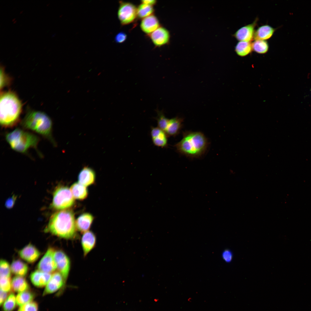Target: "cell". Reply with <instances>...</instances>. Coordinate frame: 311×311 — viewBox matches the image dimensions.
<instances>
[{
    "instance_id": "obj_4",
    "label": "cell",
    "mask_w": 311,
    "mask_h": 311,
    "mask_svg": "<svg viewBox=\"0 0 311 311\" xmlns=\"http://www.w3.org/2000/svg\"><path fill=\"white\" fill-rule=\"evenodd\" d=\"M52 124L50 117L45 113L39 111L28 112L21 122L23 128L41 135L56 146V143L52 135Z\"/></svg>"
},
{
    "instance_id": "obj_32",
    "label": "cell",
    "mask_w": 311,
    "mask_h": 311,
    "mask_svg": "<svg viewBox=\"0 0 311 311\" xmlns=\"http://www.w3.org/2000/svg\"><path fill=\"white\" fill-rule=\"evenodd\" d=\"M11 281V277H0V290L9 293L12 290Z\"/></svg>"
},
{
    "instance_id": "obj_16",
    "label": "cell",
    "mask_w": 311,
    "mask_h": 311,
    "mask_svg": "<svg viewBox=\"0 0 311 311\" xmlns=\"http://www.w3.org/2000/svg\"><path fill=\"white\" fill-rule=\"evenodd\" d=\"M150 134L155 145L162 148L167 146L168 136L164 131L158 127L152 126L151 128Z\"/></svg>"
},
{
    "instance_id": "obj_30",
    "label": "cell",
    "mask_w": 311,
    "mask_h": 311,
    "mask_svg": "<svg viewBox=\"0 0 311 311\" xmlns=\"http://www.w3.org/2000/svg\"><path fill=\"white\" fill-rule=\"evenodd\" d=\"M156 112L157 115L155 118L157 120L158 127L165 132L169 119L166 117L163 111L157 110Z\"/></svg>"
},
{
    "instance_id": "obj_18",
    "label": "cell",
    "mask_w": 311,
    "mask_h": 311,
    "mask_svg": "<svg viewBox=\"0 0 311 311\" xmlns=\"http://www.w3.org/2000/svg\"><path fill=\"white\" fill-rule=\"evenodd\" d=\"M95 177L94 171L92 168L86 166L82 169L79 174L78 182L87 187L94 183Z\"/></svg>"
},
{
    "instance_id": "obj_27",
    "label": "cell",
    "mask_w": 311,
    "mask_h": 311,
    "mask_svg": "<svg viewBox=\"0 0 311 311\" xmlns=\"http://www.w3.org/2000/svg\"><path fill=\"white\" fill-rule=\"evenodd\" d=\"M154 11L153 6L141 3L137 8V17L143 19L152 15Z\"/></svg>"
},
{
    "instance_id": "obj_37",
    "label": "cell",
    "mask_w": 311,
    "mask_h": 311,
    "mask_svg": "<svg viewBox=\"0 0 311 311\" xmlns=\"http://www.w3.org/2000/svg\"><path fill=\"white\" fill-rule=\"evenodd\" d=\"M0 290V304L1 305L3 304L8 296V293Z\"/></svg>"
},
{
    "instance_id": "obj_26",
    "label": "cell",
    "mask_w": 311,
    "mask_h": 311,
    "mask_svg": "<svg viewBox=\"0 0 311 311\" xmlns=\"http://www.w3.org/2000/svg\"><path fill=\"white\" fill-rule=\"evenodd\" d=\"M35 294L29 290L19 293L16 296L17 305L21 306L33 301Z\"/></svg>"
},
{
    "instance_id": "obj_25",
    "label": "cell",
    "mask_w": 311,
    "mask_h": 311,
    "mask_svg": "<svg viewBox=\"0 0 311 311\" xmlns=\"http://www.w3.org/2000/svg\"><path fill=\"white\" fill-rule=\"evenodd\" d=\"M252 50V43L250 42L239 41L235 47L236 53L242 57L247 55Z\"/></svg>"
},
{
    "instance_id": "obj_7",
    "label": "cell",
    "mask_w": 311,
    "mask_h": 311,
    "mask_svg": "<svg viewBox=\"0 0 311 311\" xmlns=\"http://www.w3.org/2000/svg\"><path fill=\"white\" fill-rule=\"evenodd\" d=\"M117 11V16L122 25L129 24L133 22L137 17V8L133 4L120 1Z\"/></svg>"
},
{
    "instance_id": "obj_12",
    "label": "cell",
    "mask_w": 311,
    "mask_h": 311,
    "mask_svg": "<svg viewBox=\"0 0 311 311\" xmlns=\"http://www.w3.org/2000/svg\"><path fill=\"white\" fill-rule=\"evenodd\" d=\"M256 19L252 23L244 26L238 29L234 36L240 41L250 42L254 39Z\"/></svg>"
},
{
    "instance_id": "obj_20",
    "label": "cell",
    "mask_w": 311,
    "mask_h": 311,
    "mask_svg": "<svg viewBox=\"0 0 311 311\" xmlns=\"http://www.w3.org/2000/svg\"><path fill=\"white\" fill-rule=\"evenodd\" d=\"M183 120L178 117L169 119L165 131L168 136H175L179 132L182 125Z\"/></svg>"
},
{
    "instance_id": "obj_17",
    "label": "cell",
    "mask_w": 311,
    "mask_h": 311,
    "mask_svg": "<svg viewBox=\"0 0 311 311\" xmlns=\"http://www.w3.org/2000/svg\"><path fill=\"white\" fill-rule=\"evenodd\" d=\"M160 25L157 18L152 14L142 19L140 27L144 32L149 35L160 27Z\"/></svg>"
},
{
    "instance_id": "obj_23",
    "label": "cell",
    "mask_w": 311,
    "mask_h": 311,
    "mask_svg": "<svg viewBox=\"0 0 311 311\" xmlns=\"http://www.w3.org/2000/svg\"><path fill=\"white\" fill-rule=\"evenodd\" d=\"M12 290L20 293L29 289V285L23 277L15 276L12 279Z\"/></svg>"
},
{
    "instance_id": "obj_21",
    "label": "cell",
    "mask_w": 311,
    "mask_h": 311,
    "mask_svg": "<svg viewBox=\"0 0 311 311\" xmlns=\"http://www.w3.org/2000/svg\"><path fill=\"white\" fill-rule=\"evenodd\" d=\"M276 30L267 24L261 26L255 31L254 39L255 40L268 39L272 37Z\"/></svg>"
},
{
    "instance_id": "obj_24",
    "label": "cell",
    "mask_w": 311,
    "mask_h": 311,
    "mask_svg": "<svg viewBox=\"0 0 311 311\" xmlns=\"http://www.w3.org/2000/svg\"><path fill=\"white\" fill-rule=\"evenodd\" d=\"M70 189L75 199L82 200L85 199L88 196V191L86 187L79 182L74 183Z\"/></svg>"
},
{
    "instance_id": "obj_35",
    "label": "cell",
    "mask_w": 311,
    "mask_h": 311,
    "mask_svg": "<svg viewBox=\"0 0 311 311\" xmlns=\"http://www.w3.org/2000/svg\"><path fill=\"white\" fill-rule=\"evenodd\" d=\"M127 35L123 32H120L115 36V41L118 43H121L124 42L126 39Z\"/></svg>"
},
{
    "instance_id": "obj_19",
    "label": "cell",
    "mask_w": 311,
    "mask_h": 311,
    "mask_svg": "<svg viewBox=\"0 0 311 311\" xmlns=\"http://www.w3.org/2000/svg\"><path fill=\"white\" fill-rule=\"evenodd\" d=\"M94 220V217L88 213H84L80 215L76 220L77 230L81 233L88 231Z\"/></svg>"
},
{
    "instance_id": "obj_33",
    "label": "cell",
    "mask_w": 311,
    "mask_h": 311,
    "mask_svg": "<svg viewBox=\"0 0 311 311\" xmlns=\"http://www.w3.org/2000/svg\"><path fill=\"white\" fill-rule=\"evenodd\" d=\"M37 303L32 301L20 306L17 311H38Z\"/></svg>"
},
{
    "instance_id": "obj_29",
    "label": "cell",
    "mask_w": 311,
    "mask_h": 311,
    "mask_svg": "<svg viewBox=\"0 0 311 311\" xmlns=\"http://www.w3.org/2000/svg\"><path fill=\"white\" fill-rule=\"evenodd\" d=\"M3 311H13L17 304L16 297L13 293H11L3 304Z\"/></svg>"
},
{
    "instance_id": "obj_10",
    "label": "cell",
    "mask_w": 311,
    "mask_h": 311,
    "mask_svg": "<svg viewBox=\"0 0 311 311\" xmlns=\"http://www.w3.org/2000/svg\"><path fill=\"white\" fill-rule=\"evenodd\" d=\"M65 284L62 275L58 271H55L52 274L50 280L45 286L43 295L52 294L58 290L60 291L58 295H60L64 291Z\"/></svg>"
},
{
    "instance_id": "obj_1",
    "label": "cell",
    "mask_w": 311,
    "mask_h": 311,
    "mask_svg": "<svg viewBox=\"0 0 311 311\" xmlns=\"http://www.w3.org/2000/svg\"><path fill=\"white\" fill-rule=\"evenodd\" d=\"M77 230L73 212L62 210L52 215L45 231L60 238L71 240L76 237Z\"/></svg>"
},
{
    "instance_id": "obj_39",
    "label": "cell",
    "mask_w": 311,
    "mask_h": 311,
    "mask_svg": "<svg viewBox=\"0 0 311 311\" xmlns=\"http://www.w3.org/2000/svg\"><path fill=\"white\" fill-rule=\"evenodd\" d=\"M142 3L153 6L156 3V1L155 0H145L141 1Z\"/></svg>"
},
{
    "instance_id": "obj_2",
    "label": "cell",
    "mask_w": 311,
    "mask_h": 311,
    "mask_svg": "<svg viewBox=\"0 0 311 311\" xmlns=\"http://www.w3.org/2000/svg\"><path fill=\"white\" fill-rule=\"evenodd\" d=\"M22 109L21 103L14 93L8 92L1 95L0 122L5 128H12L18 122Z\"/></svg>"
},
{
    "instance_id": "obj_34",
    "label": "cell",
    "mask_w": 311,
    "mask_h": 311,
    "mask_svg": "<svg viewBox=\"0 0 311 311\" xmlns=\"http://www.w3.org/2000/svg\"><path fill=\"white\" fill-rule=\"evenodd\" d=\"M222 257L223 260L226 262L229 263L232 259L233 254L230 250L226 249L223 252Z\"/></svg>"
},
{
    "instance_id": "obj_15",
    "label": "cell",
    "mask_w": 311,
    "mask_h": 311,
    "mask_svg": "<svg viewBox=\"0 0 311 311\" xmlns=\"http://www.w3.org/2000/svg\"><path fill=\"white\" fill-rule=\"evenodd\" d=\"M52 274L44 272L38 269L33 271L30 275V280L35 287L42 288L45 287L50 280Z\"/></svg>"
},
{
    "instance_id": "obj_22",
    "label": "cell",
    "mask_w": 311,
    "mask_h": 311,
    "mask_svg": "<svg viewBox=\"0 0 311 311\" xmlns=\"http://www.w3.org/2000/svg\"><path fill=\"white\" fill-rule=\"evenodd\" d=\"M10 268L12 273L16 276L23 277L26 275L29 270L27 265L19 259L13 260Z\"/></svg>"
},
{
    "instance_id": "obj_11",
    "label": "cell",
    "mask_w": 311,
    "mask_h": 311,
    "mask_svg": "<svg viewBox=\"0 0 311 311\" xmlns=\"http://www.w3.org/2000/svg\"><path fill=\"white\" fill-rule=\"evenodd\" d=\"M18 254L23 260L29 263H32L38 259L41 253L35 246L29 243L19 250Z\"/></svg>"
},
{
    "instance_id": "obj_14",
    "label": "cell",
    "mask_w": 311,
    "mask_h": 311,
    "mask_svg": "<svg viewBox=\"0 0 311 311\" xmlns=\"http://www.w3.org/2000/svg\"><path fill=\"white\" fill-rule=\"evenodd\" d=\"M96 241V236L92 232L88 230L83 233L81 244L84 257L86 256L94 248Z\"/></svg>"
},
{
    "instance_id": "obj_31",
    "label": "cell",
    "mask_w": 311,
    "mask_h": 311,
    "mask_svg": "<svg viewBox=\"0 0 311 311\" xmlns=\"http://www.w3.org/2000/svg\"><path fill=\"white\" fill-rule=\"evenodd\" d=\"M10 265L5 260L1 259L0 261V276L11 277Z\"/></svg>"
},
{
    "instance_id": "obj_9",
    "label": "cell",
    "mask_w": 311,
    "mask_h": 311,
    "mask_svg": "<svg viewBox=\"0 0 311 311\" xmlns=\"http://www.w3.org/2000/svg\"><path fill=\"white\" fill-rule=\"evenodd\" d=\"M55 251L53 247L48 248L38 263L37 269L50 274L56 271L57 266L54 258Z\"/></svg>"
},
{
    "instance_id": "obj_38",
    "label": "cell",
    "mask_w": 311,
    "mask_h": 311,
    "mask_svg": "<svg viewBox=\"0 0 311 311\" xmlns=\"http://www.w3.org/2000/svg\"><path fill=\"white\" fill-rule=\"evenodd\" d=\"M15 198L12 197L9 199L6 202V206L7 208L11 207L13 206Z\"/></svg>"
},
{
    "instance_id": "obj_28",
    "label": "cell",
    "mask_w": 311,
    "mask_h": 311,
    "mask_svg": "<svg viewBox=\"0 0 311 311\" xmlns=\"http://www.w3.org/2000/svg\"><path fill=\"white\" fill-rule=\"evenodd\" d=\"M252 46L253 50L260 54L266 53L269 49L268 42L264 40H255L252 43Z\"/></svg>"
},
{
    "instance_id": "obj_8",
    "label": "cell",
    "mask_w": 311,
    "mask_h": 311,
    "mask_svg": "<svg viewBox=\"0 0 311 311\" xmlns=\"http://www.w3.org/2000/svg\"><path fill=\"white\" fill-rule=\"evenodd\" d=\"M54 258L57 271L62 275L66 283L70 270V259L67 254L61 250H55Z\"/></svg>"
},
{
    "instance_id": "obj_36",
    "label": "cell",
    "mask_w": 311,
    "mask_h": 311,
    "mask_svg": "<svg viewBox=\"0 0 311 311\" xmlns=\"http://www.w3.org/2000/svg\"><path fill=\"white\" fill-rule=\"evenodd\" d=\"M3 67H1L0 70V88H2L5 86L6 83V77L4 72Z\"/></svg>"
},
{
    "instance_id": "obj_6",
    "label": "cell",
    "mask_w": 311,
    "mask_h": 311,
    "mask_svg": "<svg viewBox=\"0 0 311 311\" xmlns=\"http://www.w3.org/2000/svg\"><path fill=\"white\" fill-rule=\"evenodd\" d=\"M75 202V198L68 187L60 186L54 191L51 207L58 210H63L71 207Z\"/></svg>"
},
{
    "instance_id": "obj_3",
    "label": "cell",
    "mask_w": 311,
    "mask_h": 311,
    "mask_svg": "<svg viewBox=\"0 0 311 311\" xmlns=\"http://www.w3.org/2000/svg\"><path fill=\"white\" fill-rule=\"evenodd\" d=\"M208 146L207 139L200 132L187 131L175 145L177 151L187 156L196 158L204 153Z\"/></svg>"
},
{
    "instance_id": "obj_13",
    "label": "cell",
    "mask_w": 311,
    "mask_h": 311,
    "mask_svg": "<svg viewBox=\"0 0 311 311\" xmlns=\"http://www.w3.org/2000/svg\"><path fill=\"white\" fill-rule=\"evenodd\" d=\"M149 35L154 45L159 47L167 43L170 38L168 31L165 28L161 26L149 34Z\"/></svg>"
},
{
    "instance_id": "obj_5",
    "label": "cell",
    "mask_w": 311,
    "mask_h": 311,
    "mask_svg": "<svg viewBox=\"0 0 311 311\" xmlns=\"http://www.w3.org/2000/svg\"><path fill=\"white\" fill-rule=\"evenodd\" d=\"M5 139L11 148L20 153H26L29 149L33 148L38 151L40 141L36 135L19 128L7 133Z\"/></svg>"
}]
</instances>
